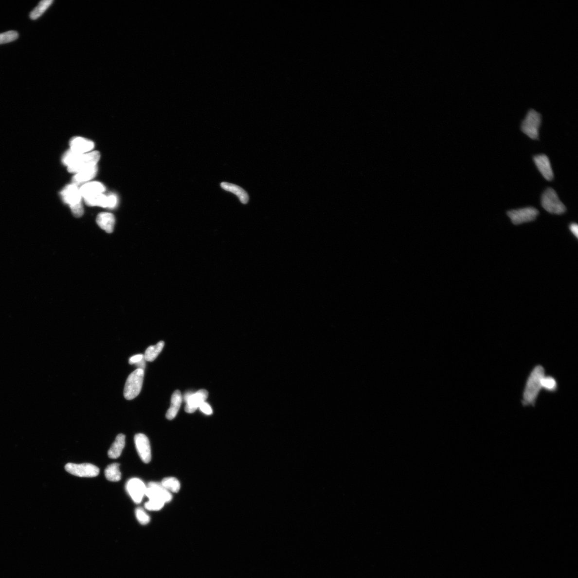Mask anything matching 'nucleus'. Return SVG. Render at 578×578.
<instances>
[{
  "instance_id": "f257e3e1",
  "label": "nucleus",
  "mask_w": 578,
  "mask_h": 578,
  "mask_svg": "<svg viewBox=\"0 0 578 578\" xmlns=\"http://www.w3.org/2000/svg\"><path fill=\"white\" fill-rule=\"evenodd\" d=\"M545 375V368L540 364L535 365L530 372L523 393L522 403L524 407H534L536 404L542 390V379Z\"/></svg>"
},
{
  "instance_id": "f03ea898",
  "label": "nucleus",
  "mask_w": 578,
  "mask_h": 578,
  "mask_svg": "<svg viewBox=\"0 0 578 578\" xmlns=\"http://www.w3.org/2000/svg\"><path fill=\"white\" fill-rule=\"evenodd\" d=\"M100 158L98 151L80 154L68 150L64 154L62 162L68 167L69 173L77 174L80 171L96 165Z\"/></svg>"
},
{
  "instance_id": "7ed1b4c3",
  "label": "nucleus",
  "mask_w": 578,
  "mask_h": 578,
  "mask_svg": "<svg viewBox=\"0 0 578 578\" xmlns=\"http://www.w3.org/2000/svg\"><path fill=\"white\" fill-rule=\"evenodd\" d=\"M63 201L71 207L73 215L76 217H81L84 214L82 203V195L78 185L72 184L66 186L60 192Z\"/></svg>"
},
{
  "instance_id": "20e7f679",
  "label": "nucleus",
  "mask_w": 578,
  "mask_h": 578,
  "mask_svg": "<svg viewBox=\"0 0 578 578\" xmlns=\"http://www.w3.org/2000/svg\"><path fill=\"white\" fill-rule=\"evenodd\" d=\"M144 377V371L137 369L128 377L124 390V396L127 400L135 398L140 394Z\"/></svg>"
},
{
  "instance_id": "39448f33",
  "label": "nucleus",
  "mask_w": 578,
  "mask_h": 578,
  "mask_svg": "<svg viewBox=\"0 0 578 578\" xmlns=\"http://www.w3.org/2000/svg\"><path fill=\"white\" fill-rule=\"evenodd\" d=\"M542 205L546 211L557 215L566 212V208L560 200L556 191L552 188L546 189L542 196Z\"/></svg>"
},
{
  "instance_id": "423d86ee",
  "label": "nucleus",
  "mask_w": 578,
  "mask_h": 578,
  "mask_svg": "<svg viewBox=\"0 0 578 578\" xmlns=\"http://www.w3.org/2000/svg\"><path fill=\"white\" fill-rule=\"evenodd\" d=\"M542 121V116L539 112L533 109L530 110L522 123V132L533 140H537Z\"/></svg>"
},
{
  "instance_id": "0eeeda50",
  "label": "nucleus",
  "mask_w": 578,
  "mask_h": 578,
  "mask_svg": "<svg viewBox=\"0 0 578 578\" xmlns=\"http://www.w3.org/2000/svg\"><path fill=\"white\" fill-rule=\"evenodd\" d=\"M539 212L537 209L527 207L508 211L507 215L513 224L519 225L531 222L536 219Z\"/></svg>"
},
{
  "instance_id": "6e6552de",
  "label": "nucleus",
  "mask_w": 578,
  "mask_h": 578,
  "mask_svg": "<svg viewBox=\"0 0 578 578\" xmlns=\"http://www.w3.org/2000/svg\"><path fill=\"white\" fill-rule=\"evenodd\" d=\"M65 469L68 473L82 478L95 477L100 473V470L97 467L89 463H68L66 465Z\"/></svg>"
},
{
  "instance_id": "1a4fd4ad",
  "label": "nucleus",
  "mask_w": 578,
  "mask_h": 578,
  "mask_svg": "<svg viewBox=\"0 0 578 578\" xmlns=\"http://www.w3.org/2000/svg\"><path fill=\"white\" fill-rule=\"evenodd\" d=\"M145 495L149 500H156L164 503L172 500L171 492L166 489L162 483L151 482L146 486Z\"/></svg>"
},
{
  "instance_id": "9d476101",
  "label": "nucleus",
  "mask_w": 578,
  "mask_h": 578,
  "mask_svg": "<svg viewBox=\"0 0 578 578\" xmlns=\"http://www.w3.org/2000/svg\"><path fill=\"white\" fill-rule=\"evenodd\" d=\"M208 396L207 391L204 389L198 391L196 393L189 392L185 394L183 399L186 403L185 410L187 413H194L202 403L206 401Z\"/></svg>"
},
{
  "instance_id": "9b49d317",
  "label": "nucleus",
  "mask_w": 578,
  "mask_h": 578,
  "mask_svg": "<svg viewBox=\"0 0 578 578\" xmlns=\"http://www.w3.org/2000/svg\"><path fill=\"white\" fill-rule=\"evenodd\" d=\"M126 488L133 502L139 504L145 495L146 486L142 480L132 478L127 482Z\"/></svg>"
},
{
  "instance_id": "f8f14e48",
  "label": "nucleus",
  "mask_w": 578,
  "mask_h": 578,
  "mask_svg": "<svg viewBox=\"0 0 578 578\" xmlns=\"http://www.w3.org/2000/svg\"><path fill=\"white\" fill-rule=\"evenodd\" d=\"M137 451L139 457L144 463L151 462V448L148 437L143 434H138L134 437Z\"/></svg>"
},
{
  "instance_id": "ddd939ff",
  "label": "nucleus",
  "mask_w": 578,
  "mask_h": 578,
  "mask_svg": "<svg viewBox=\"0 0 578 578\" xmlns=\"http://www.w3.org/2000/svg\"><path fill=\"white\" fill-rule=\"evenodd\" d=\"M533 160L543 178L547 181H552L554 179L553 171L551 168L550 160L547 155L545 154L535 155Z\"/></svg>"
},
{
  "instance_id": "4468645a",
  "label": "nucleus",
  "mask_w": 578,
  "mask_h": 578,
  "mask_svg": "<svg viewBox=\"0 0 578 578\" xmlns=\"http://www.w3.org/2000/svg\"><path fill=\"white\" fill-rule=\"evenodd\" d=\"M71 150L74 153L83 154L88 153L94 147L93 142L82 137H74L70 141Z\"/></svg>"
},
{
  "instance_id": "2eb2a0df",
  "label": "nucleus",
  "mask_w": 578,
  "mask_h": 578,
  "mask_svg": "<svg viewBox=\"0 0 578 578\" xmlns=\"http://www.w3.org/2000/svg\"><path fill=\"white\" fill-rule=\"evenodd\" d=\"M79 189L82 197L85 199L103 194L106 188L100 182L92 181L84 184Z\"/></svg>"
},
{
  "instance_id": "dca6fc26",
  "label": "nucleus",
  "mask_w": 578,
  "mask_h": 578,
  "mask_svg": "<svg viewBox=\"0 0 578 578\" xmlns=\"http://www.w3.org/2000/svg\"><path fill=\"white\" fill-rule=\"evenodd\" d=\"M96 221L98 226L102 229L105 230L107 233H111L113 232L115 218L112 214L107 212L101 213L96 217Z\"/></svg>"
},
{
  "instance_id": "f3484780",
  "label": "nucleus",
  "mask_w": 578,
  "mask_h": 578,
  "mask_svg": "<svg viewBox=\"0 0 578 578\" xmlns=\"http://www.w3.org/2000/svg\"><path fill=\"white\" fill-rule=\"evenodd\" d=\"M221 187L223 190L232 192L235 196H237L240 201L243 203V204H246L248 202L249 197L248 193L242 189V187L237 185L227 183V182H222L221 184Z\"/></svg>"
},
{
  "instance_id": "a211bd4d",
  "label": "nucleus",
  "mask_w": 578,
  "mask_h": 578,
  "mask_svg": "<svg viewBox=\"0 0 578 578\" xmlns=\"http://www.w3.org/2000/svg\"><path fill=\"white\" fill-rule=\"evenodd\" d=\"M182 400H183V397H182L180 391H175L172 395V397H171L170 408L168 409L167 414H166V417L168 420H173L175 418L177 415H178Z\"/></svg>"
},
{
  "instance_id": "6ab92c4d",
  "label": "nucleus",
  "mask_w": 578,
  "mask_h": 578,
  "mask_svg": "<svg viewBox=\"0 0 578 578\" xmlns=\"http://www.w3.org/2000/svg\"><path fill=\"white\" fill-rule=\"evenodd\" d=\"M97 172V165L80 171L74 176L72 179L73 183L77 185L83 184L94 178Z\"/></svg>"
},
{
  "instance_id": "aec40b11",
  "label": "nucleus",
  "mask_w": 578,
  "mask_h": 578,
  "mask_svg": "<svg viewBox=\"0 0 578 578\" xmlns=\"http://www.w3.org/2000/svg\"><path fill=\"white\" fill-rule=\"evenodd\" d=\"M126 444V436L122 434L118 435L115 439V441L112 444L111 447L109 450L108 454V457L112 459H116L119 458L124 449Z\"/></svg>"
},
{
  "instance_id": "412c9836",
  "label": "nucleus",
  "mask_w": 578,
  "mask_h": 578,
  "mask_svg": "<svg viewBox=\"0 0 578 578\" xmlns=\"http://www.w3.org/2000/svg\"><path fill=\"white\" fill-rule=\"evenodd\" d=\"M542 387L546 392L555 393L558 390V382L553 376L545 375L542 379Z\"/></svg>"
},
{
  "instance_id": "4be33fe9",
  "label": "nucleus",
  "mask_w": 578,
  "mask_h": 578,
  "mask_svg": "<svg viewBox=\"0 0 578 578\" xmlns=\"http://www.w3.org/2000/svg\"><path fill=\"white\" fill-rule=\"evenodd\" d=\"M105 474L107 480L112 482L119 481L121 479L120 464L113 463L108 465L105 470Z\"/></svg>"
},
{
  "instance_id": "5701e85b",
  "label": "nucleus",
  "mask_w": 578,
  "mask_h": 578,
  "mask_svg": "<svg viewBox=\"0 0 578 578\" xmlns=\"http://www.w3.org/2000/svg\"><path fill=\"white\" fill-rule=\"evenodd\" d=\"M164 345V342L161 341L157 345L149 346L144 353V360L147 361H153L162 352Z\"/></svg>"
},
{
  "instance_id": "b1692460",
  "label": "nucleus",
  "mask_w": 578,
  "mask_h": 578,
  "mask_svg": "<svg viewBox=\"0 0 578 578\" xmlns=\"http://www.w3.org/2000/svg\"><path fill=\"white\" fill-rule=\"evenodd\" d=\"M53 2V0H43V1H40L38 5L31 13L30 15L31 19L36 20L39 18L46 12V10L51 6Z\"/></svg>"
},
{
  "instance_id": "393cba45",
  "label": "nucleus",
  "mask_w": 578,
  "mask_h": 578,
  "mask_svg": "<svg viewBox=\"0 0 578 578\" xmlns=\"http://www.w3.org/2000/svg\"><path fill=\"white\" fill-rule=\"evenodd\" d=\"M86 204L89 206H100L108 208V196L101 194L95 197L84 199Z\"/></svg>"
},
{
  "instance_id": "a878e982",
  "label": "nucleus",
  "mask_w": 578,
  "mask_h": 578,
  "mask_svg": "<svg viewBox=\"0 0 578 578\" xmlns=\"http://www.w3.org/2000/svg\"><path fill=\"white\" fill-rule=\"evenodd\" d=\"M161 483L166 489L170 492H178L181 488L180 481L174 477L164 478Z\"/></svg>"
},
{
  "instance_id": "bb28decb",
  "label": "nucleus",
  "mask_w": 578,
  "mask_h": 578,
  "mask_svg": "<svg viewBox=\"0 0 578 578\" xmlns=\"http://www.w3.org/2000/svg\"><path fill=\"white\" fill-rule=\"evenodd\" d=\"M18 37V34L15 31H10L0 34V45L14 41Z\"/></svg>"
},
{
  "instance_id": "cd10ccee",
  "label": "nucleus",
  "mask_w": 578,
  "mask_h": 578,
  "mask_svg": "<svg viewBox=\"0 0 578 578\" xmlns=\"http://www.w3.org/2000/svg\"><path fill=\"white\" fill-rule=\"evenodd\" d=\"M136 516L137 520L143 525H145L150 522V517L144 511L143 508L141 507H138L135 511Z\"/></svg>"
},
{
  "instance_id": "c85d7f7f",
  "label": "nucleus",
  "mask_w": 578,
  "mask_h": 578,
  "mask_svg": "<svg viewBox=\"0 0 578 578\" xmlns=\"http://www.w3.org/2000/svg\"><path fill=\"white\" fill-rule=\"evenodd\" d=\"M165 503L162 501L156 500H149L145 503L144 507L150 511H159L164 506Z\"/></svg>"
},
{
  "instance_id": "c756f323",
  "label": "nucleus",
  "mask_w": 578,
  "mask_h": 578,
  "mask_svg": "<svg viewBox=\"0 0 578 578\" xmlns=\"http://www.w3.org/2000/svg\"><path fill=\"white\" fill-rule=\"evenodd\" d=\"M200 410L203 414L207 415H211L213 414V410L210 404L205 401L202 403L199 406Z\"/></svg>"
},
{
  "instance_id": "7c9ffc66",
  "label": "nucleus",
  "mask_w": 578,
  "mask_h": 578,
  "mask_svg": "<svg viewBox=\"0 0 578 578\" xmlns=\"http://www.w3.org/2000/svg\"><path fill=\"white\" fill-rule=\"evenodd\" d=\"M117 198L116 196L111 195L108 196V208L112 209L116 207L117 204Z\"/></svg>"
},
{
  "instance_id": "2f4dec72",
  "label": "nucleus",
  "mask_w": 578,
  "mask_h": 578,
  "mask_svg": "<svg viewBox=\"0 0 578 578\" xmlns=\"http://www.w3.org/2000/svg\"><path fill=\"white\" fill-rule=\"evenodd\" d=\"M143 359H144V355L142 354H139L132 356L130 358L129 363L131 364V365H133V364H135V365H136V364L137 363L141 361Z\"/></svg>"
},
{
  "instance_id": "473e14b6",
  "label": "nucleus",
  "mask_w": 578,
  "mask_h": 578,
  "mask_svg": "<svg viewBox=\"0 0 578 578\" xmlns=\"http://www.w3.org/2000/svg\"><path fill=\"white\" fill-rule=\"evenodd\" d=\"M570 229L571 233L578 238V226L577 223H573L570 224Z\"/></svg>"
},
{
  "instance_id": "72a5a7b5",
  "label": "nucleus",
  "mask_w": 578,
  "mask_h": 578,
  "mask_svg": "<svg viewBox=\"0 0 578 578\" xmlns=\"http://www.w3.org/2000/svg\"><path fill=\"white\" fill-rule=\"evenodd\" d=\"M145 361H146L144 358L141 361L136 364L135 365L137 367V369H141L144 371V369L145 368L146 366Z\"/></svg>"
}]
</instances>
